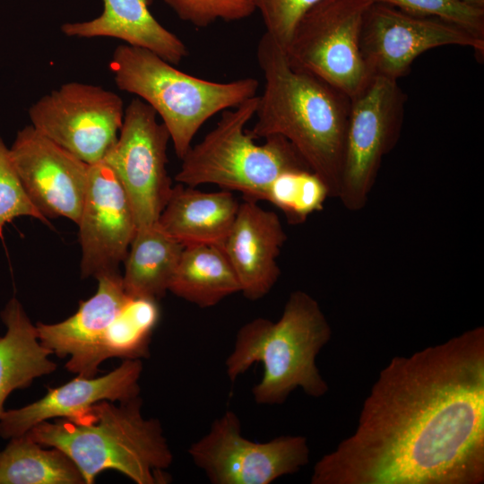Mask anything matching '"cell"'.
<instances>
[{
    "label": "cell",
    "instance_id": "cell-29",
    "mask_svg": "<svg viewBox=\"0 0 484 484\" xmlns=\"http://www.w3.org/2000/svg\"><path fill=\"white\" fill-rule=\"evenodd\" d=\"M266 31L283 49L300 18L320 0H251Z\"/></svg>",
    "mask_w": 484,
    "mask_h": 484
},
{
    "label": "cell",
    "instance_id": "cell-25",
    "mask_svg": "<svg viewBox=\"0 0 484 484\" xmlns=\"http://www.w3.org/2000/svg\"><path fill=\"white\" fill-rule=\"evenodd\" d=\"M328 197L325 185L315 174L297 170L279 176L267 189L264 201L283 212L290 223L298 224L321 211Z\"/></svg>",
    "mask_w": 484,
    "mask_h": 484
},
{
    "label": "cell",
    "instance_id": "cell-18",
    "mask_svg": "<svg viewBox=\"0 0 484 484\" xmlns=\"http://www.w3.org/2000/svg\"><path fill=\"white\" fill-rule=\"evenodd\" d=\"M239 203L228 190L203 192L178 183L173 186L158 224L184 246H223Z\"/></svg>",
    "mask_w": 484,
    "mask_h": 484
},
{
    "label": "cell",
    "instance_id": "cell-7",
    "mask_svg": "<svg viewBox=\"0 0 484 484\" xmlns=\"http://www.w3.org/2000/svg\"><path fill=\"white\" fill-rule=\"evenodd\" d=\"M371 0H320L300 18L284 51L291 66L310 73L350 99L367 84L359 51Z\"/></svg>",
    "mask_w": 484,
    "mask_h": 484
},
{
    "label": "cell",
    "instance_id": "cell-17",
    "mask_svg": "<svg viewBox=\"0 0 484 484\" xmlns=\"http://www.w3.org/2000/svg\"><path fill=\"white\" fill-rule=\"evenodd\" d=\"M102 13L95 19L61 26L69 37L118 39L151 50L173 65L187 55L184 42L151 13L148 0H103Z\"/></svg>",
    "mask_w": 484,
    "mask_h": 484
},
{
    "label": "cell",
    "instance_id": "cell-1",
    "mask_svg": "<svg viewBox=\"0 0 484 484\" xmlns=\"http://www.w3.org/2000/svg\"><path fill=\"white\" fill-rule=\"evenodd\" d=\"M484 327L394 356L311 484H482Z\"/></svg>",
    "mask_w": 484,
    "mask_h": 484
},
{
    "label": "cell",
    "instance_id": "cell-3",
    "mask_svg": "<svg viewBox=\"0 0 484 484\" xmlns=\"http://www.w3.org/2000/svg\"><path fill=\"white\" fill-rule=\"evenodd\" d=\"M140 395L116 405L101 401L71 418L43 421L26 434L42 446L67 454L80 470L85 484H92L103 471L112 469L136 484H164L163 471L173 454L157 419H144Z\"/></svg>",
    "mask_w": 484,
    "mask_h": 484
},
{
    "label": "cell",
    "instance_id": "cell-6",
    "mask_svg": "<svg viewBox=\"0 0 484 484\" xmlns=\"http://www.w3.org/2000/svg\"><path fill=\"white\" fill-rule=\"evenodd\" d=\"M257 105L258 96H255L221 111L216 126L181 159L175 180L192 187L216 185L257 202L264 201L267 189L281 174L310 170L281 135L268 136L261 145L254 143L245 126L255 115Z\"/></svg>",
    "mask_w": 484,
    "mask_h": 484
},
{
    "label": "cell",
    "instance_id": "cell-2",
    "mask_svg": "<svg viewBox=\"0 0 484 484\" xmlns=\"http://www.w3.org/2000/svg\"><path fill=\"white\" fill-rule=\"evenodd\" d=\"M265 80L258 96L257 120L246 132L255 138L281 135L325 185L329 197H339L350 98L323 79L294 68L284 49L267 33L256 50Z\"/></svg>",
    "mask_w": 484,
    "mask_h": 484
},
{
    "label": "cell",
    "instance_id": "cell-19",
    "mask_svg": "<svg viewBox=\"0 0 484 484\" xmlns=\"http://www.w3.org/2000/svg\"><path fill=\"white\" fill-rule=\"evenodd\" d=\"M98 290L85 301H80L75 314L56 324L38 322L40 343L59 358L74 357L89 349L116 318L130 298L125 291L119 272L96 277Z\"/></svg>",
    "mask_w": 484,
    "mask_h": 484
},
{
    "label": "cell",
    "instance_id": "cell-11",
    "mask_svg": "<svg viewBox=\"0 0 484 484\" xmlns=\"http://www.w3.org/2000/svg\"><path fill=\"white\" fill-rule=\"evenodd\" d=\"M124 112L115 92L72 82L41 97L29 116L38 132L91 165L102 161L116 143Z\"/></svg>",
    "mask_w": 484,
    "mask_h": 484
},
{
    "label": "cell",
    "instance_id": "cell-13",
    "mask_svg": "<svg viewBox=\"0 0 484 484\" xmlns=\"http://www.w3.org/2000/svg\"><path fill=\"white\" fill-rule=\"evenodd\" d=\"M10 153L21 183L39 212L47 219L65 217L78 224L90 165L31 125L18 132Z\"/></svg>",
    "mask_w": 484,
    "mask_h": 484
},
{
    "label": "cell",
    "instance_id": "cell-30",
    "mask_svg": "<svg viewBox=\"0 0 484 484\" xmlns=\"http://www.w3.org/2000/svg\"><path fill=\"white\" fill-rule=\"evenodd\" d=\"M469 4L484 8V0H462Z\"/></svg>",
    "mask_w": 484,
    "mask_h": 484
},
{
    "label": "cell",
    "instance_id": "cell-20",
    "mask_svg": "<svg viewBox=\"0 0 484 484\" xmlns=\"http://www.w3.org/2000/svg\"><path fill=\"white\" fill-rule=\"evenodd\" d=\"M157 302L130 297L99 338L89 349L70 358L66 369L81 376L94 377L99 366L108 359L148 358L151 337L160 316Z\"/></svg>",
    "mask_w": 484,
    "mask_h": 484
},
{
    "label": "cell",
    "instance_id": "cell-21",
    "mask_svg": "<svg viewBox=\"0 0 484 484\" xmlns=\"http://www.w3.org/2000/svg\"><path fill=\"white\" fill-rule=\"evenodd\" d=\"M1 318L6 333L0 336V417L13 391L29 387L36 378L56 368L49 359L51 351L39 341L36 325L17 298L8 301Z\"/></svg>",
    "mask_w": 484,
    "mask_h": 484
},
{
    "label": "cell",
    "instance_id": "cell-23",
    "mask_svg": "<svg viewBox=\"0 0 484 484\" xmlns=\"http://www.w3.org/2000/svg\"><path fill=\"white\" fill-rule=\"evenodd\" d=\"M169 291L207 308L240 292V285L221 246L196 245L184 246Z\"/></svg>",
    "mask_w": 484,
    "mask_h": 484
},
{
    "label": "cell",
    "instance_id": "cell-26",
    "mask_svg": "<svg viewBox=\"0 0 484 484\" xmlns=\"http://www.w3.org/2000/svg\"><path fill=\"white\" fill-rule=\"evenodd\" d=\"M396 7L405 13L436 17L454 23L484 39V8L462 0H371Z\"/></svg>",
    "mask_w": 484,
    "mask_h": 484
},
{
    "label": "cell",
    "instance_id": "cell-15",
    "mask_svg": "<svg viewBox=\"0 0 484 484\" xmlns=\"http://www.w3.org/2000/svg\"><path fill=\"white\" fill-rule=\"evenodd\" d=\"M141 359H124L109 373L99 377L77 376L56 388H48L41 399L19 409L4 411L0 417V436L11 439L34 426L59 418H71L101 402H123L140 394Z\"/></svg>",
    "mask_w": 484,
    "mask_h": 484
},
{
    "label": "cell",
    "instance_id": "cell-14",
    "mask_svg": "<svg viewBox=\"0 0 484 484\" xmlns=\"http://www.w3.org/2000/svg\"><path fill=\"white\" fill-rule=\"evenodd\" d=\"M79 226L82 278L117 272L137 229L128 197L102 160L89 167Z\"/></svg>",
    "mask_w": 484,
    "mask_h": 484
},
{
    "label": "cell",
    "instance_id": "cell-24",
    "mask_svg": "<svg viewBox=\"0 0 484 484\" xmlns=\"http://www.w3.org/2000/svg\"><path fill=\"white\" fill-rule=\"evenodd\" d=\"M0 484H85L72 459L58 448L51 450L26 433L10 439L0 450Z\"/></svg>",
    "mask_w": 484,
    "mask_h": 484
},
{
    "label": "cell",
    "instance_id": "cell-22",
    "mask_svg": "<svg viewBox=\"0 0 484 484\" xmlns=\"http://www.w3.org/2000/svg\"><path fill=\"white\" fill-rule=\"evenodd\" d=\"M183 248L158 222L137 228L124 261L122 278L125 293L131 298L156 301L164 297Z\"/></svg>",
    "mask_w": 484,
    "mask_h": 484
},
{
    "label": "cell",
    "instance_id": "cell-28",
    "mask_svg": "<svg viewBox=\"0 0 484 484\" xmlns=\"http://www.w3.org/2000/svg\"><path fill=\"white\" fill-rule=\"evenodd\" d=\"M182 21L204 28L218 20L239 21L255 11L251 0H163Z\"/></svg>",
    "mask_w": 484,
    "mask_h": 484
},
{
    "label": "cell",
    "instance_id": "cell-5",
    "mask_svg": "<svg viewBox=\"0 0 484 484\" xmlns=\"http://www.w3.org/2000/svg\"><path fill=\"white\" fill-rule=\"evenodd\" d=\"M109 69L121 91L139 97L161 117L180 160L210 117L256 96L259 87L249 77L229 82L197 78L151 50L127 44L115 49Z\"/></svg>",
    "mask_w": 484,
    "mask_h": 484
},
{
    "label": "cell",
    "instance_id": "cell-27",
    "mask_svg": "<svg viewBox=\"0 0 484 484\" xmlns=\"http://www.w3.org/2000/svg\"><path fill=\"white\" fill-rule=\"evenodd\" d=\"M30 216L48 223L28 197L12 160L10 149L0 137V238L13 219Z\"/></svg>",
    "mask_w": 484,
    "mask_h": 484
},
{
    "label": "cell",
    "instance_id": "cell-4",
    "mask_svg": "<svg viewBox=\"0 0 484 484\" xmlns=\"http://www.w3.org/2000/svg\"><path fill=\"white\" fill-rule=\"evenodd\" d=\"M332 335L318 301L306 291H292L277 321L258 317L239 328L225 361L226 374L235 382L254 363H262L263 376L252 389L257 404H281L298 388L323 397L329 385L315 361Z\"/></svg>",
    "mask_w": 484,
    "mask_h": 484
},
{
    "label": "cell",
    "instance_id": "cell-10",
    "mask_svg": "<svg viewBox=\"0 0 484 484\" xmlns=\"http://www.w3.org/2000/svg\"><path fill=\"white\" fill-rule=\"evenodd\" d=\"M156 111L139 98L126 107L117 139L103 161L122 185L137 228L158 222L172 190L167 172L170 140Z\"/></svg>",
    "mask_w": 484,
    "mask_h": 484
},
{
    "label": "cell",
    "instance_id": "cell-8",
    "mask_svg": "<svg viewBox=\"0 0 484 484\" xmlns=\"http://www.w3.org/2000/svg\"><path fill=\"white\" fill-rule=\"evenodd\" d=\"M407 95L396 80L373 76L350 99L338 199L351 212L368 201L384 157L401 135Z\"/></svg>",
    "mask_w": 484,
    "mask_h": 484
},
{
    "label": "cell",
    "instance_id": "cell-12",
    "mask_svg": "<svg viewBox=\"0 0 484 484\" xmlns=\"http://www.w3.org/2000/svg\"><path fill=\"white\" fill-rule=\"evenodd\" d=\"M449 45L484 54V39L448 21L411 14L380 3H371L364 13L359 51L371 77L398 81L409 73L419 56Z\"/></svg>",
    "mask_w": 484,
    "mask_h": 484
},
{
    "label": "cell",
    "instance_id": "cell-9",
    "mask_svg": "<svg viewBox=\"0 0 484 484\" xmlns=\"http://www.w3.org/2000/svg\"><path fill=\"white\" fill-rule=\"evenodd\" d=\"M188 454L212 484H270L306 466L310 448L304 436L251 441L242 435L238 415L227 410L190 445Z\"/></svg>",
    "mask_w": 484,
    "mask_h": 484
},
{
    "label": "cell",
    "instance_id": "cell-16",
    "mask_svg": "<svg viewBox=\"0 0 484 484\" xmlns=\"http://www.w3.org/2000/svg\"><path fill=\"white\" fill-rule=\"evenodd\" d=\"M287 240L278 215L256 201L239 203L222 248L238 277L240 292L249 300L266 296L278 281L277 259Z\"/></svg>",
    "mask_w": 484,
    "mask_h": 484
}]
</instances>
